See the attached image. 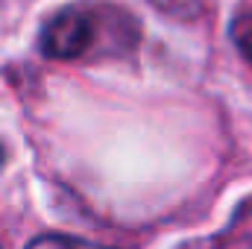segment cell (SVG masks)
I'll return each instance as SVG.
<instances>
[{
	"label": "cell",
	"instance_id": "obj_1",
	"mask_svg": "<svg viewBox=\"0 0 252 249\" xmlns=\"http://www.w3.org/2000/svg\"><path fill=\"white\" fill-rule=\"evenodd\" d=\"M100 30H106V27H103V18L97 15V9L82 6V3L64 6L44 24L38 47L47 59H59V62L85 59L97 50Z\"/></svg>",
	"mask_w": 252,
	"mask_h": 249
},
{
	"label": "cell",
	"instance_id": "obj_2",
	"mask_svg": "<svg viewBox=\"0 0 252 249\" xmlns=\"http://www.w3.org/2000/svg\"><path fill=\"white\" fill-rule=\"evenodd\" d=\"M229 35L238 47V53L252 64V9H241L232 24H229Z\"/></svg>",
	"mask_w": 252,
	"mask_h": 249
},
{
	"label": "cell",
	"instance_id": "obj_3",
	"mask_svg": "<svg viewBox=\"0 0 252 249\" xmlns=\"http://www.w3.org/2000/svg\"><path fill=\"white\" fill-rule=\"evenodd\" d=\"M150 3L158 12H164L170 18H179V21H193L205 9V0H150Z\"/></svg>",
	"mask_w": 252,
	"mask_h": 249
},
{
	"label": "cell",
	"instance_id": "obj_4",
	"mask_svg": "<svg viewBox=\"0 0 252 249\" xmlns=\"http://www.w3.org/2000/svg\"><path fill=\"white\" fill-rule=\"evenodd\" d=\"M27 249H94V247L82 244L76 238H67V235H38L35 241H30Z\"/></svg>",
	"mask_w": 252,
	"mask_h": 249
},
{
	"label": "cell",
	"instance_id": "obj_5",
	"mask_svg": "<svg viewBox=\"0 0 252 249\" xmlns=\"http://www.w3.org/2000/svg\"><path fill=\"white\" fill-rule=\"evenodd\" d=\"M3 164H6V150L0 147V167H3Z\"/></svg>",
	"mask_w": 252,
	"mask_h": 249
},
{
	"label": "cell",
	"instance_id": "obj_6",
	"mask_svg": "<svg viewBox=\"0 0 252 249\" xmlns=\"http://www.w3.org/2000/svg\"><path fill=\"white\" fill-rule=\"evenodd\" d=\"M238 249H252V238H250V241H247V244H241V247H238Z\"/></svg>",
	"mask_w": 252,
	"mask_h": 249
}]
</instances>
